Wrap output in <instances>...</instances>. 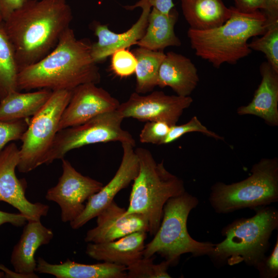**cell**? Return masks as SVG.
Here are the masks:
<instances>
[{
	"label": "cell",
	"instance_id": "obj_6",
	"mask_svg": "<svg viewBox=\"0 0 278 278\" xmlns=\"http://www.w3.org/2000/svg\"><path fill=\"white\" fill-rule=\"evenodd\" d=\"M198 204V199L186 191L169 199L163 207L160 225L152 240L145 245L143 257L158 254L172 266L185 253L194 257L209 256L215 244L195 240L187 229L189 214Z\"/></svg>",
	"mask_w": 278,
	"mask_h": 278
},
{
	"label": "cell",
	"instance_id": "obj_20",
	"mask_svg": "<svg viewBox=\"0 0 278 278\" xmlns=\"http://www.w3.org/2000/svg\"><path fill=\"white\" fill-rule=\"evenodd\" d=\"M199 81L197 68L189 58L173 51L165 54L160 66L157 86H169L177 95L188 96Z\"/></svg>",
	"mask_w": 278,
	"mask_h": 278
},
{
	"label": "cell",
	"instance_id": "obj_30",
	"mask_svg": "<svg viewBox=\"0 0 278 278\" xmlns=\"http://www.w3.org/2000/svg\"><path fill=\"white\" fill-rule=\"evenodd\" d=\"M136 64L135 57L127 48L119 49L111 55V70L115 75L121 78L133 74Z\"/></svg>",
	"mask_w": 278,
	"mask_h": 278
},
{
	"label": "cell",
	"instance_id": "obj_38",
	"mask_svg": "<svg viewBox=\"0 0 278 278\" xmlns=\"http://www.w3.org/2000/svg\"><path fill=\"white\" fill-rule=\"evenodd\" d=\"M140 3H146L163 13H168L173 8V0H140Z\"/></svg>",
	"mask_w": 278,
	"mask_h": 278
},
{
	"label": "cell",
	"instance_id": "obj_7",
	"mask_svg": "<svg viewBox=\"0 0 278 278\" xmlns=\"http://www.w3.org/2000/svg\"><path fill=\"white\" fill-rule=\"evenodd\" d=\"M246 179L232 184L217 182L208 198L214 211L228 214L243 208L257 209L278 201V159L264 158L254 164Z\"/></svg>",
	"mask_w": 278,
	"mask_h": 278
},
{
	"label": "cell",
	"instance_id": "obj_2",
	"mask_svg": "<svg viewBox=\"0 0 278 278\" xmlns=\"http://www.w3.org/2000/svg\"><path fill=\"white\" fill-rule=\"evenodd\" d=\"M91 45L88 39H77L67 28L48 54L19 71L18 91H72L84 83L98 84L101 76L91 55Z\"/></svg>",
	"mask_w": 278,
	"mask_h": 278
},
{
	"label": "cell",
	"instance_id": "obj_36",
	"mask_svg": "<svg viewBox=\"0 0 278 278\" xmlns=\"http://www.w3.org/2000/svg\"><path fill=\"white\" fill-rule=\"evenodd\" d=\"M28 0H0V11L5 21L15 10L21 7Z\"/></svg>",
	"mask_w": 278,
	"mask_h": 278
},
{
	"label": "cell",
	"instance_id": "obj_31",
	"mask_svg": "<svg viewBox=\"0 0 278 278\" xmlns=\"http://www.w3.org/2000/svg\"><path fill=\"white\" fill-rule=\"evenodd\" d=\"M170 127L163 121H147L141 131L139 140L144 144H163Z\"/></svg>",
	"mask_w": 278,
	"mask_h": 278
},
{
	"label": "cell",
	"instance_id": "obj_26",
	"mask_svg": "<svg viewBox=\"0 0 278 278\" xmlns=\"http://www.w3.org/2000/svg\"><path fill=\"white\" fill-rule=\"evenodd\" d=\"M19 69L13 45L0 22V100L18 89Z\"/></svg>",
	"mask_w": 278,
	"mask_h": 278
},
{
	"label": "cell",
	"instance_id": "obj_39",
	"mask_svg": "<svg viewBox=\"0 0 278 278\" xmlns=\"http://www.w3.org/2000/svg\"><path fill=\"white\" fill-rule=\"evenodd\" d=\"M5 276L4 272L3 271H0V278L4 277Z\"/></svg>",
	"mask_w": 278,
	"mask_h": 278
},
{
	"label": "cell",
	"instance_id": "obj_13",
	"mask_svg": "<svg viewBox=\"0 0 278 278\" xmlns=\"http://www.w3.org/2000/svg\"><path fill=\"white\" fill-rule=\"evenodd\" d=\"M123 155L120 165L112 179L87 200L83 212L70 222L73 229H78L96 216L112 201L116 195L127 187L137 177L139 162L135 147L129 143H123Z\"/></svg>",
	"mask_w": 278,
	"mask_h": 278
},
{
	"label": "cell",
	"instance_id": "obj_15",
	"mask_svg": "<svg viewBox=\"0 0 278 278\" xmlns=\"http://www.w3.org/2000/svg\"><path fill=\"white\" fill-rule=\"evenodd\" d=\"M126 210L112 201L96 216V226L88 230L84 241L106 242L137 231L148 232V222L144 216L138 214H125Z\"/></svg>",
	"mask_w": 278,
	"mask_h": 278
},
{
	"label": "cell",
	"instance_id": "obj_28",
	"mask_svg": "<svg viewBox=\"0 0 278 278\" xmlns=\"http://www.w3.org/2000/svg\"><path fill=\"white\" fill-rule=\"evenodd\" d=\"M153 256L143 257L126 267L127 278H170L167 270L171 266L165 260L159 264L153 263Z\"/></svg>",
	"mask_w": 278,
	"mask_h": 278
},
{
	"label": "cell",
	"instance_id": "obj_16",
	"mask_svg": "<svg viewBox=\"0 0 278 278\" xmlns=\"http://www.w3.org/2000/svg\"><path fill=\"white\" fill-rule=\"evenodd\" d=\"M124 7L127 10L137 7L142 9L137 21L126 31L117 33L110 30L107 25L97 22L93 23V30L98 41L92 43L91 55L96 63L105 61L117 50L136 44L146 32L151 7L146 3L137 2L133 5Z\"/></svg>",
	"mask_w": 278,
	"mask_h": 278
},
{
	"label": "cell",
	"instance_id": "obj_22",
	"mask_svg": "<svg viewBox=\"0 0 278 278\" xmlns=\"http://www.w3.org/2000/svg\"><path fill=\"white\" fill-rule=\"evenodd\" d=\"M178 12L173 8L168 13L152 8L144 36L137 43L139 47L154 51H163L169 46H180L181 42L175 32Z\"/></svg>",
	"mask_w": 278,
	"mask_h": 278
},
{
	"label": "cell",
	"instance_id": "obj_24",
	"mask_svg": "<svg viewBox=\"0 0 278 278\" xmlns=\"http://www.w3.org/2000/svg\"><path fill=\"white\" fill-rule=\"evenodd\" d=\"M53 91L40 89L36 91L20 93L16 91L0 100V120L12 121L34 116L45 105Z\"/></svg>",
	"mask_w": 278,
	"mask_h": 278
},
{
	"label": "cell",
	"instance_id": "obj_34",
	"mask_svg": "<svg viewBox=\"0 0 278 278\" xmlns=\"http://www.w3.org/2000/svg\"><path fill=\"white\" fill-rule=\"evenodd\" d=\"M262 11L266 17L267 27L278 22V0H264Z\"/></svg>",
	"mask_w": 278,
	"mask_h": 278
},
{
	"label": "cell",
	"instance_id": "obj_19",
	"mask_svg": "<svg viewBox=\"0 0 278 278\" xmlns=\"http://www.w3.org/2000/svg\"><path fill=\"white\" fill-rule=\"evenodd\" d=\"M147 232L137 231L118 239L88 244L85 253L99 261L128 267L143 257Z\"/></svg>",
	"mask_w": 278,
	"mask_h": 278
},
{
	"label": "cell",
	"instance_id": "obj_37",
	"mask_svg": "<svg viewBox=\"0 0 278 278\" xmlns=\"http://www.w3.org/2000/svg\"><path fill=\"white\" fill-rule=\"evenodd\" d=\"M235 7L244 12H253L263 8L264 0H233Z\"/></svg>",
	"mask_w": 278,
	"mask_h": 278
},
{
	"label": "cell",
	"instance_id": "obj_40",
	"mask_svg": "<svg viewBox=\"0 0 278 278\" xmlns=\"http://www.w3.org/2000/svg\"><path fill=\"white\" fill-rule=\"evenodd\" d=\"M1 21H3V19H2V18L1 11H0V22H1Z\"/></svg>",
	"mask_w": 278,
	"mask_h": 278
},
{
	"label": "cell",
	"instance_id": "obj_35",
	"mask_svg": "<svg viewBox=\"0 0 278 278\" xmlns=\"http://www.w3.org/2000/svg\"><path fill=\"white\" fill-rule=\"evenodd\" d=\"M27 222V217L20 213H10L0 210V226L8 223L16 227H22Z\"/></svg>",
	"mask_w": 278,
	"mask_h": 278
},
{
	"label": "cell",
	"instance_id": "obj_11",
	"mask_svg": "<svg viewBox=\"0 0 278 278\" xmlns=\"http://www.w3.org/2000/svg\"><path fill=\"white\" fill-rule=\"evenodd\" d=\"M193 101L189 96L168 95L162 91H154L147 95L134 92L120 103L117 110L124 118L163 121L172 126L176 125Z\"/></svg>",
	"mask_w": 278,
	"mask_h": 278
},
{
	"label": "cell",
	"instance_id": "obj_17",
	"mask_svg": "<svg viewBox=\"0 0 278 278\" xmlns=\"http://www.w3.org/2000/svg\"><path fill=\"white\" fill-rule=\"evenodd\" d=\"M53 237V231L44 226L40 220L27 221L11 255L10 262L15 272L23 277H38L34 273L35 253L40 247L48 244Z\"/></svg>",
	"mask_w": 278,
	"mask_h": 278
},
{
	"label": "cell",
	"instance_id": "obj_21",
	"mask_svg": "<svg viewBox=\"0 0 278 278\" xmlns=\"http://www.w3.org/2000/svg\"><path fill=\"white\" fill-rule=\"evenodd\" d=\"M36 272L51 274L56 278H127V269L124 266L104 262L84 264L70 259L53 264L38 257Z\"/></svg>",
	"mask_w": 278,
	"mask_h": 278
},
{
	"label": "cell",
	"instance_id": "obj_9",
	"mask_svg": "<svg viewBox=\"0 0 278 278\" xmlns=\"http://www.w3.org/2000/svg\"><path fill=\"white\" fill-rule=\"evenodd\" d=\"M124 119L115 110L99 114L82 124L59 130L43 164L62 160L71 150L88 145L119 142L129 143L135 147V141L132 135L121 127Z\"/></svg>",
	"mask_w": 278,
	"mask_h": 278
},
{
	"label": "cell",
	"instance_id": "obj_27",
	"mask_svg": "<svg viewBox=\"0 0 278 278\" xmlns=\"http://www.w3.org/2000/svg\"><path fill=\"white\" fill-rule=\"evenodd\" d=\"M259 38L253 39L248 46L252 50L260 51L265 55L267 62L278 73V22L267 27Z\"/></svg>",
	"mask_w": 278,
	"mask_h": 278
},
{
	"label": "cell",
	"instance_id": "obj_12",
	"mask_svg": "<svg viewBox=\"0 0 278 278\" xmlns=\"http://www.w3.org/2000/svg\"><path fill=\"white\" fill-rule=\"evenodd\" d=\"M19 159V149L13 142L0 151V201L16 208L27 217V221H39L47 215L49 207L40 202L32 203L26 198V182L18 179L15 174Z\"/></svg>",
	"mask_w": 278,
	"mask_h": 278
},
{
	"label": "cell",
	"instance_id": "obj_29",
	"mask_svg": "<svg viewBox=\"0 0 278 278\" xmlns=\"http://www.w3.org/2000/svg\"><path fill=\"white\" fill-rule=\"evenodd\" d=\"M192 132L202 133L217 140H224L222 136L208 130L201 123L197 116H195L185 124L171 126L169 131L164 141L163 144H170L177 140L185 134Z\"/></svg>",
	"mask_w": 278,
	"mask_h": 278
},
{
	"label": "cell",
	"instance_id": "obj_4",
	"mask_svg": "<svg viewBox=\"0 0 278 278\" xmlns=\"http://www.w3.org/2000/svg\"><path fill=\"white\" fill-rule=\"evenodd\" d=\"M256 210L253 216L237 219L223 228L224 239L215 244L208 256L215 264L233 266L244 262L256 268L265 257L270 238L278 228V211L268 206Z\"/></svg>",
	"mask_w": 278,
	"mask_h": 278
},
{
	"label": "cell",
	"instance_id": "obj_3",
	"mask_svg": "<svg viewBox=\"0 0 278 278\" xmlns=\"http://www.w3.org/2000/svg\"><path fill=\"white\" fill-rule=\"evenodd\" d=\"M231 14L222 25L199 30L189 28L187 36L197 56L219 68L225 63L235 64L248 56L252 50L248 41L262 35L267 28L266 17L262 11L244 12L230 7Z\"/></svg>",
	"mask_w": 278,
	"mask_h": 278
},
{
	"label": "cell",
	"instance_id": "obj_8",
	"mask_svg": "<svg viewBox=\"0 0 278 278\" xmlns=\"http://www.w3.org/2000/svg\"><path fill=\"white\" fill-rule=\"evenodd\" d=\"M72 93L70 90L53 91L43 107L32 116L20 140L22 144L16 168L19 172L27 173L43 164Z\"/></svg>",
	"mask_w": 278,
	"mask_h": 278
},
{
	"label": "cell",
	"instance_id": "obj_23",
	"mask_svg": "<svg viewBox=\"0 0 278 278\" xmlns=\"http://www.w3.org/2000/svg\"><path fill=\"white\" fill-rule=\"evenodd\" d=\"M189 28L203 30L220 26L230 17L231 9L222 0H181Z\"/></svg>",
	"mask_w": 278,
	"mask_h": 278
},
{
	"label": "cell",
	"instance_id": "obj_18",
	"mask_svg": "<svg viewBox=\"0 0 278 278\" xmlns=\"http://www.w3.org/2000/svg\"><path fill=\"white\" fill-rule=\"evenodd\" d=\"M262 80L251 101L239 107L238 115H253L265 120L270 126L278 125V73L268 62L259 67Z\"/></svg>",
	"mask_w": 278,
	"mask_h": 278
},
{
	"label": "cell",
	"instance_id": "obj_25",
	"mask_svg": "<svg viewBox=\"0 0 278 278\" xmlns=\"http://www.w3.org/2000/svg\"><path fill=\"white\" fill-rule=\"evenodd\" d=\"M137 60L135 92L145 94L158 85L159 71L165 54L138 47L132 51Z\"/></svg>",
	"mask_w": 278,
	"mask_h": 278
},
{
	"label": "cell",
	"instance_id": "obj_14",
	"mask_svg": "<svg viewBox=\"0 0 278 278\" xmlns=\"http://www.w3.org/2000/svg\"><path fill=\"white\" fill-rule=\"evenodd\" d=\"M119 105L117 99L96 84L79 85L72 90L71 99L59 122V131L82 124L101 113L117 110Z\"/></svg>",
	"mask_w": 278,
	"mask_h": 278
},
{
	"label": "cell",
	"instance_id": "obj_5",
	"mask_svg": "<svg viewBox=\"0 0 278 278\" xmlns=\"http://www.w3.org/2000/svg\"><path fill=\"white\" fill-rule=\"evenodd\" d=\"M139 162V171L133 181L129 204L125 214H138L148 222L150 235L157 232L167 201L186 191L182 179L170 172L164 162L158 163L148 149H135Z\"/></svg>",
	"mask_w": 278,
	"mask_h": 278
},
{
	"label": "cell",
	"instance_id": "obj_33",
	"mask_svg": "<svg viewBox=\"0 0 278 278\" xmlns=\"http://www.w3.org/2000/svg\"><path fill=\"white\" fill-rule=\"evenodd\" d=\"M262 278H274L278 275V237L270 254L265 257L255 268Z\"/></svg>",
	"mask_w": 278,
	"mask_h": 278
},
{
	"label": "cell",
	"instance_id": "obj_32",
	"mask_svg": "<svg viewBox=\"0 0 278 278\" xmlns=\"http://www.w3.org/2000/svg\"><path fill=\"white\" fill-rule=\"evenodd\" d=\"M29 123L24 119L12 121L0 120V151L9 143L21 140Z\"/></svg>",
	"mask_w": 278,
	"mask_h": 278
},
{
	"label": "cell",
	"instance_id": "obj_1",
	"mask_svg": "<svg viewBox=\"0 0 278 278\" xmlns=\"http://www.w3.org/2000/svg\"><path fill=\"white\" fill-rule=\"evenodd\" d=\"M72 20L66 0H28L4 21L19 71L48 54Z\"/></svg>",
	"mask_w": 278,
	"mask_h": 278
},
{
	"label": "cell",
	"instance_id": "obj_10",
	"mask_svg": "<svg viewBox=\"0 0 278 278\" xmlns=\"http://www.w3.org/2000/svg\"><path fill=\"white\" fill-rule=\"evenodd\" d=\"M62 163V175L57 185L48 189L45 198L59 205L63 222H70L83 212L84 202L98 192L103 184L82 175L68 160L63 158Z\"/></svg>",
	"mask_w": 278,
	"mask_h": 278
}]
</instances>
